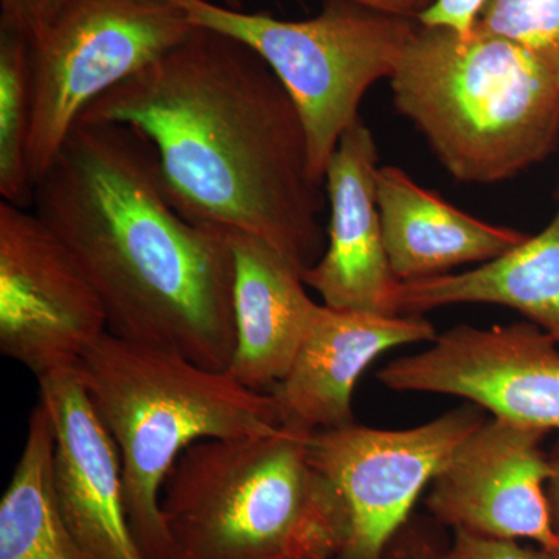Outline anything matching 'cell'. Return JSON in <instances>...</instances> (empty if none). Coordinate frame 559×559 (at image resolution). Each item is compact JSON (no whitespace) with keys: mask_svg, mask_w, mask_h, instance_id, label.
I'll use <instances>...</instances> for the list:
<instances>
[{"mask_svg":"<svg viewBox=\"0 0 559 559\" xmlns=\"http://www.w3.org/2000/svg\"><path fill=\"white\" fill-rule=\"evenodd\" d=\"M476 28L559 61V0H487Z\"/></svg>","mask_w":559,"mask_h":559,"instance_id":"20","label":"cell"},{"mask_svg":"<svg viewBox=\"0 0 559 559\" xmlns=\"http://www.w3.org/2000/svg\"><path fill=\"white\" fill-rule=\"evenodd\" d=\"M310 437L282 425L191 444L162 488L170 559L340 558L347 509Z\"/></svg>","mask_w":559,"mask_h":559,"instance_id":"4","label":"cell"},{"mask_svg":"<svg viewBox=\"0 0 559 559\" xmlns=\"http://www.w3.org/2000/svg\"><path fill=\"white\" fill-rule=\"evenodd\" d=\"M557 212L538 235L463 274L400 282L393 296L399 316L460 304L500 305L521 312L559 344V182Z\"/></svg>","mask_w":559,"mask_h":559,"instance_id":"17","label":"cell"},{"mask_svg":"<svg viewBox=\"0 0 559 559\" xmlns=\"http://www.w3.org/2000/svg\"><path fill=\"white\" fill-rule=\"evenodd\" d=\"M487 0H436L421 16L419 24L428 27H448L469 33L476 27L481 7Z\"/></svg>","mask_w":559,"mask_h":559,"instance_id":"23","label":"cell"},{"mask_svg":"<svg viewBox=\"0 0 559 559\" xmlns=\"http://www.w3.org/2000/svg\"><path fill=\"white\" fill-rule=\"evenodd\" d=\"M76 0H0V28L33 43Z\"/></svg>","mask_w":559,"mask_h":559,"instance_id":"22","label":"cell"},{"mask_svg":"<svg viewBox=\"0 0 559 559\" xmlns=\"http://www.w3.org/2000/svg\"><path fill=\"white\" fill-rule=\"evenodd\" d=\"M356 2L385 11V13L418 20L436 0H356Z\"/></svg>","mask_w":559,"mask_h":559,"instance_id":"25","label":"cell"},{"mask_svg":"<svg viewBox=\"0 0 559 559\" xmlns=\"http://www.w3.org/2000/svg\"><path fill=\"white\" fill-rule=\"evenodd\" d=\"M80 380L119 450L124 502L145 559H170L160 499L180 455L202 440L260 436L282 426L271 393L227 371L109 331L76 364Z\"/></svg>","mask_w":559,"mask_h":559,"instance_id":"5","label":"cell"},{"mask_svg":"<svg viewBox=\"0 0 559 559\" xmlns=\"http://www.w3.org/2000/svg\"><path fill=\"white\" fill-rule=\"evenodd\" d=\"M234 250V358L227 373L253 392L271 393L289 373L319 305L301 272L253 235L229 230Z\"/></svg>","mask_w":559,"mask_h":559,"instance_id":"15","label":"cell"},{"mask_svg":"<svg viewBox=\"0 0 559 559\" xmlns=\"http://www.w3.org/2000/svg\"><path fill=\"white\" fill-rule=\"evenodd\" d=\"M38 381L57 430L55 487L81 550L90 559H145L128 518L119 450L76 367Z\"/></svg>","mask_w":559,"mask_h":559,"instance_id":"12","label":"cell"},{"mask_svg":"<svg viewBox=\"0 0 559 559\" xmlns=\"http://www.w3.org/2000/svg\"><path fill=\"white\" fill-rule=\"evenodd\" d=\"M80 119L132 124L189 218L253 235L304 274L325 252V182L296 103L248 44L197 27Z\"/></svg>","mask_w":559,"mask_h":559,"instance_id":"1","label":"cell"},{"mask_svg":"<svg viewBox=\"0 0 559 559\" xmlns=\"http://www.w3.org/2000/svg\"><path fill=\"white\" fill-rule=\"evenodd\" d=\"M547 433L509 419H487L462 441L430 484V514L452 530L530 540L544 551H558L546 489Z\"/></svg>","mask_w":559,"mask_h":559,"instance_id":"11","label":"cell"},{"mask_svg":"<svg viewBox=\"0 0 559 559\" xmlns=\"http://www.w3.org/2000/svg\"><path fill=\"white\" fill-rule=\"evenodd\" d=\"M32 132L31 44L0 28V194L2 201L32 209L28 143Z\"/></svg>","mask_w":559,"mask_h":559,"instance_id":"19","label":"cell"},{"mask_svg":"<svg viewBox=\"0 0 559 559\" xmlns=\"http://www.w3.org/2000/svg\"><path fill=\"white\" fill-rule=\"evenodd\" d=\"M108 331L97 290L35 210L0 202V352L35 374L75 367Z\"/></svg>","mask_w":559,"mask_h":559,"instance_id":"9","label":"cell"},{"mask_svg":"<svg viewBox=\"0 0 559 559\" xmlns=\"http://www.w3.org/2000/svg\"><path fill=\"white\" fill-rule=\"evenodd\" d=\"M57 430L43 401L0 500V559H90L70 532L55 487Z\"/></svg>","mask_w":559,"mask_h":559,"instance_id":"18","label":"cell"},{"mask_svg":"<svg viewBox=\"0 0 559 559\" xmlns=\"http://www.w3.org/2000/svg\"><path fill=\"white\" fill-rule=\"evenodd\" d=\"M393 105L452 178L503 182L559 143V61L474 27L419 24L389 79Z\"/></svg>","mask_w":559,"mask_h":559,"instance_id":"3","label":"cell"},{"mask_svg":"<svg viewBox=\"0 0 559 559\" xmlns=\"http://www.w3.org/2000/svg\"><path fill=\"white\" fill-rule=\"evenodd\" d=\"M377 202L390 267L400 282L489 263L528 238L524 231L474 218L396 167L378 168Z\"/></svg>","mask_w":559,"mask_h":559,"instance_id":"16","label":"cell"},{"mask_svg":"<svg viewBox=\"0 0 559 559\" xmlns=\"http://www.w3.org/2000/svg\"><path fill=\"white\" fill-rule=\"evenodd\" d=\"M550 477L547 480V499H549V509L551 525L559 539V440L549 452Z\"/></svg>","mask_w":559,"mask_h":559,"instance_id":"26","label":"cell"},{"mask_svg":"<svg viewBox=\"0 0 559 559\" xmlns=\"http://www.w3.org/2000/svg\"><path fill=\"white\" fill-rule=\"evenodd\" d=\"M32 209L97 290L110 334L229 370L237 342L229 229L182 213L142 131L76 121L36 180Z\"/></svg>","mask_w":559,"mask_h":559,"instance_id":"2","label":"cell"},{"mask_svg":"<svg viewBox=\"0 0 559 559\" xmlns=\"http://www.w3.org/2000/svg\"><path fill=\"white\" fill-rule=\"evenodd\" d=\"M558 342L532 322L459 325L432 347L388 364L378 380L399 392L441 393L477 404L492 417L559 430Z\"/></svg>","mask_w":559,"mask_h":559,"instance_id":"10","label":"cell"},{"mask_svg":"<svg viewBox=\"0 0 559 559\" xmlns=\"http://www.w3.org/2000/svg\"><path fill=\"white\" fill-rule=\"evenodd\" d=\"M547 558L549 559H559V550L558 551H546Z\"/></svg>","mask_w":559,"mask_h":559,"instance_id":"27","label":"cell"},{"mask_svg":"<svg viewBox=\"0 0 559 559\" xmlns=\"http://www.w3.org/2000/svg\"><path fill=\"white\" fill-rule=\"evenodd\" d=\"M437 547L439 544L425 528L409 521L392 540L382 559H430Z\"/></svg>","mask_w":559,"mask_h":559,"instance_id":"24","label":"cell"},{"mask_svg":"<svg viewBox=\"0 0 559 559\" xmlns=\"http://www.w3.org/2000/svg\"><path fill=\"white\" fill-rule=\"evenodd\" d=\"M485 421L484 409L469 403L418 428L384 430L355 423L311 432L312 462L347 509L348 538L337 559H382L409 522L423 489Z\"/></svg>","mask_w":559,"mask_h":559,"instance_id":"8","label":"cell"},{"mask_svg":"<svg viewBox=\"0 0 559 559\" xmlns=\"http://www.w3.org/2000/svg\"><path fill=\"white\" fill-rule=\"evenodd\" d=\"M378 159L373 134L359 117L325 170L329 246L301 278L333 310L399 316L393 296L400 280L390 267L377 202Z\"/></svg>","mask_w":559,"mask_h":559,"instance_id":"13","label":"cell"},{"mask_svg":"<svg viewBox=\"0 0 559 559\" xmlns=\"http://www.w3.org/2000/svg\"><path fill=\"white\" fill-rule=\"evenodd\" d=\"M175 2L191 24L248 44L267 62L299 109L311 173L322 182L342 134L359 119L364 95L393 75L418 28V20L356 0H325L318 16L304 21L242 13L209 0Z\"/></svg>","mask_w":559,"mask_h":559,"instance_id":"6","label":"cell"},{"mask_svg":"<svg viewBox=\"0 0 559 559\" xmlns=\"http://www.w3.org/2000/svg\"><path fill=\"white\" fill-rule=\"evenodd\" d=\"M430 559H549L539 547H528L521 540L487 538L454 530L448 546H439Z\"/></svg>","mask_w":559,"mask_h":559,"instance_id":"21","label":"cell"},{"mask_svg":"<svg viewBox=\"0 0 559 559\" xmlns=\"http://www.w3.org/2000/svg\"><path fill=\"white\" fill-rule=\"evenodd\" d=\"M436 337L432 323L421 316L319 305L289 373L271 392L282 425L307 432L355 425L353 392L364 371L389 349Z\"/></svg>","mask_w":559,"mask_h":559,"instance_id":"14","label":"cell"},{"mask_svg":"<svg viewBox=\"0 0 559 559\" xmlns=\"http://www.w3.org/2000/svg\"><path fill=\"white\" fill-rule=\"evenodd\" d=\"M175 0H76L31 44L33 182L92 103L182 43Z\"/></svg>","mask_w":559,"mask_h":559,"instance_id":"7","label":"cell"}]
</instances>
